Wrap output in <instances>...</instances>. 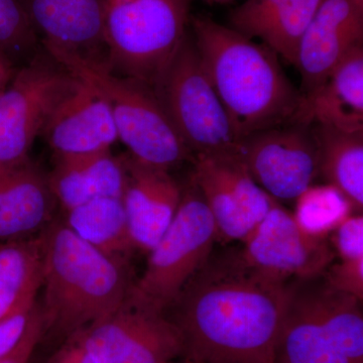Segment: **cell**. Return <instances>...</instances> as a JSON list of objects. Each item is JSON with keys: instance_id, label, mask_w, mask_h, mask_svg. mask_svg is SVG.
Masks as SVG:
<instances>
[{"instance_id": "cell-1", "label": "cell", "mask_w": 363, "mask_h": 363, "mask_svg": "<svg viewBox=\"0 0 363 363\" xmlns=\"http://www.w3.org/2000/svg\"><path fill=\"white\" fill-rule=\"evenodd\" d=\"M289 283L248 266L238 252L213 255L169 309L186 359L272 363Z\"/></svg>"}, {"instance_id": "cell-2", "label": "cell", "mask_w": 363, "mask_h": 363, "mask_svg": "<svg viewBox=\"0 0 363 363\" xmlns=\"http://www.w3.org/2000/svg\"><path fill=\"white\" fill-rule=\"evenodd\" d=\"M202 65L238 143L259 131L295 123L302 96L266 45L207 18L192 21Z\"/></svg>"}, {"instance_id": "cell-3", "label": "cell", "mask_w": 363, "mask_h": 363, "mask_svg": "<svg viewBox=\"0 0 363 363\" xmlns=\"http://www.w3.org/2000/svg\"><path fill=\"white\" fill-rule=\"evenodd\" d=\"M42 238L43 333L67 340L116 311L133 283L128 262L104 255L64 220L51 222Z\"/></svg>"}, {"instance_id": "cell-4", "label": "cell", "mask_w": 363, "mask_h": 363, "mask_svg": "<svg viewBox=\"0 0 363 363\" xmlns=\"http://www.w3.org/2000/svg\"><path fill=\"white\" fill-rule=\"evenodd\" d=\"M50 55L104 98L113 117L118 140L130 156L168 171L189 160L194 161L150 86L117 75L101 64L68 55Z\"/></svg>"}, {"instance_id": "cell-5", "label": "cell", "mask_w": 363, "mask_h": 363, "mask_svg": "<svg viewBox=\"0 0 363 363\" xmlns=\"http://www.w3.org/2000/svg\"><path fill=\"white\" fill-rule=\"evenodd\" d=\"M188 0H108L109 70L152 87L187 33Z\"/></svg>"}, {"instance_id": "cell-6", "label": "cell", "mask_w": 363, "mask_h": 363, "mask_svg": "<svg viewBox=\"0 0 363 363\" xmlns=\"http://www.w3.org/2000/svg\"><path fill=\"white\" fill-rule=\"evenodd\" d=\"M217 236L213 217L192 180L166 233L149 252L143 276L131 286V304L166 313L212 255Z\"/></svg>"}, {"instance_id": "cell-7", "label": "cell", "mask_w": 363, "mask_h": 363, "mask_svg": "<svg viewBox=\"0 0 363 363\" xmlns=\"http://www.w3.org/2000/svg\"><path fill=\"white\" fill-rule=\"evenodd\" d=\"M152 89L193 156L236 152L230 121L188 33Z\"/></svg>"}, {"instance_id": "cell-8", "label": "cell", "mask_w": 363, "mask_h": 363, "mask_svg": "<svg viewBox=\"0 0 363 363\" xmlns=\"http://www.w3.org/2000/svg\"><path fill=\"white\" fill-rule=\"evenodd\" d=\"M0 91V168L30 160L37 136L79 80L44 48Z\"/></svg>"}, {"instance_id": "cell-9", "label": "cell", "mask_w": 363, "mask_h": 363, "mask_svg": "<svg viewBox=\"0 0 363 363\" xmlns=\"http://www.w3.org/2000/svg\"><path fill=\"white\" fill-rule=\"evenodd\" d=\"M70 338L95 363H166L184 354L180 332L171 318L128 298L116 311Z\"/></svg>"}, {"instance_id": "cell-10", "label": "cell", "mask_w": 363, "mask_h": 363, "mask_svg": "<svg viewBox=\"0 0 363 363\" xmlns=\"http://www.w3.org/2000/svg\"><path fill=\"white\" fill-rule=\"evenodd\" d=\"M318 277L289 284L272 363H363V338L322 311Z\"/></svg>"}, {"instance_id": "cell-11", "label": "cell", "mask_w": 363, "mask_h": 363, "mask_svg": "<svg viewBox=\"0 0 363 363\" xmlns=\"http://www.w3.org/2000/svg\"><path fill=\"white\" fill-rule=\"evenodd\" d=\"M236 154L253 180L276 201H295L319 174L312 125L289 123L259 131L238 143Z\"/></svg>"}, {"instance_id": "cell-12", "label": "cell", "mask_w": 363, "mask_h": 363, "mask_svg": "<svg viewBox=\"0 0 363 363\" xmlns=\"http://www.w3.org/2000/svg\"><path fill=\"white\" fill-rule=\"evenodd\" d=\"M191 180L213 217L218 238L242 241L278 203L253 180L235 152L194 157Z\"/></svg>"}, {"instance_id": "cell-13", "label": "cell", "mask_w": 363, "mask_h": 363, "mask_svg": "<svg viewBox=\"0 0 363 363\" xmlns=\"http://www.w3.org/2000/svg\"><path fill=\"white\" fill-rule=\"evenodd\" d=\"M241 242L248 266L284 283L321 276L335 257L327 240L306 233L279 203Z\"/></svg>"}, {"instance_id": "cell-14", "label": "cell", "mask_w": 363, "mask_h": 363, "mask_svg": "<svg viewBox=\"0 0 363 363\" xmlns=\"http://www.w3.org/2000/svg\"><path fill=\"white\" fill-rule=\"evenodd\" d=\"M108 0H21L43 48L107 67L104 21Z\"/></svg>"}, {"instance_id": "cell-15", "label": "cell", "mask_w": 363, "mask_h": 363, "mask_svg": "<svg viewBox=\"0 0 363 363\" xmlns=\"http://www.w3.org/2000/svg\"><path fill=\"white\" fill-rule=\"evenodd\" d=\"M362 39L363 9L354 0H324L298 45L302 106Z\"/></svg>"}, {"instance_id": "cell-16", "label": "cell", "mask_w": 363, "mask_h": 363, "mask_svg": "<svg viewBox=\"0 0 363 363\" xmlns=\"http://www.w3.org/2000/svg\"><path fill=\"white\" fill-rule=\"evenodd\" d=\"M121 159L128 233L135 250L149 252L173 221L183 190L168 169L138 161L128 152Z\"/></svg>"}, {"instance_id": "cell-17", "label": "cell", "mask_w": 363, "mask_h": 363, "mask_svg": "<svg viewBox=\"0 0 363 363\" xmlns=\"http://www.w3.org/2000/svg\"><path fill=\"white\" fill-rule=\"evenodd\" d=\"M42 135L56 159L106 152L118 140L108 105L80 80L50 117Z\"/></svg>"}, {"instance_id": "cell-18", "label": "cell", "mask_w": 363, "mask_h": 363, "mask_svg": "<svg viewBox=\"0 0 363 363\" xmlns=\"http://www.w3.org/2000/svg\"><path fill=\"white\" fill-rule=\"evenodd\" d=\"M56 199L30 160L0 168V240L30 238L51 223Z\"/></svg>"}, {"instance_id": "cell-19", "label": "cell", "mask_w": 363, "mask_h": 363, "mask_svg": "<svg viewBox=\"0 0 363 363\" xmlns=\"http://www.w3.org/2000/svg\"><path fill=\"white\" fill-rule=\"evenodd\" d=\"M295 123L363 131V48L357 45L301 107Z\"/></svg>"}, {"instance_id": "cell-20", "label": "cell", "mask_w": 363, "mask_h": 363, "mask_svg": "<svg viewBox=\"0 0 363 363\" xmlns=\"http://www.w3.org/2000/svg\"><path fill=\"white\" fill-rule=\"evenodd\" d=\"M47 178L56 202L67 211L98 198L123 197L125 174L121 156L106 150L56 159Z\"/></svg>"}, {"instance_id": "cell-21", "label": "cell", "mask_w": 363, "mask_h": 363, "mask_svg": "<svg viewBox=\"0 0 363 363\" xmlns=\"http://www.w3.org/2000/svg\"><path fill=\"white\" fill-rule=\"evenodd\" d=\"M42 234L0 245V320L35 303L42 288Z\"/></svg>"}, {"instance_id": "cell-22", "label": "cell", "mask_w": 363, "mask_h": 363, "mask_svg": "<svg viewBox=\"0 0 363 363\" xmlns=\"http://www.w3.org/2000/svg\"><path fill=\"white\" fill-rule=\"evenodd\" d=\"M319 155V173L343 193L355 209L363 206V131H344L317 124L312 128Z\"/></svg>"}, {"instance_id": "cell-23", "label": "cell", "mask_w": 363, "mask_h": 363, "mask_svg": "<svg viewBox=\"0 0 363 363\" xmlns=\"http://www.w3.org/2000/svg\"><path fill=\"white\" fill-rule=\"evenodd\" d=\"M65 212L64 221L82 240L108 257L128 262L135 248L121 198H98Z\"/></svg>"}, {"instance_id": "cell-24", "label": "cell", "mask_w": 363, "mask_h": 363, "mask_svg": "<svg viewBox=\"0 0 363 363\" xmlns=\"http://www.w3.org/2000/svg\"><path fill=\"white\" fill-rule=\"evenodd\" d=\"M293 216L306 233L327 240V236L353 214L352 203L331 184L311 185L295 200Z\"/></svg>"}, {"instance_id": "cell-25", "label": "cell", "mask_w": 363, "mask_h": 363, "mask_svg": "<svg viewBox=\"0 0 363 363\" xmlns=\"http://www.w3.org/2000/svg\"><path fill=\"white\" fill-rule=\"evenodd\" d=\"M324 0H289L259 38L277 55L295 65L298 45Z\"/></svg>"}, {"instance_id": "cell-26", "label": "cell", "mask_w": 363, "mask_h": 363, "mask_svg": "<svg viewBox=\"0 0 363 363\" xmlns=\"http://www.w3.org/2000/svg\"><path fill=\"white\" fill-rule=\"evenodd\" d=\"M39 38L21 0H0V49L14 63H26L37 54Z\"/></svg>"}, {"instance_id": "cell-27", "label": "cell", "mask_w": 363, "mask_h": 363, "mask_svg": "<svg viewBox=\"0 0 363 363\" xmlns=\"http://www.w3.org/2000/svg\"><path fill=\"white\" fill-rule=\"evenodd\" d=\"M289 0H245L231 13L233 30L252 39L259 38L269 21Z\"/></svg>"}, {"instance_id": "cell-28", "label": "cell", "mask_w": 363, "mask_h": 363, "mask_svg": "<svg viewBox=\"0 0 363 363\" xmlns=\"http://www.w3.org/2000/svg\"><path fill=\"white\" fill-rule=\"evenodd\" d=\"M323 277L332 288L363 300V259L333 262Z\"/></svg>"}, {"instance_id": "cell-29", "label": "cell", "mask_w": 363, "mask_h": 363, "mask_svg": "<svg viewBox=\"0 0 363 363\" xmlns=\"http://www.w3.org/2000/svg\"><path fill=\"white\" fill-rule=\"evenodd\" d=\"M334 252L339 259H363V217L350 215L332 233Z\"/></svg>"}, {"instance_id": "cell-30", "label": "cell", "mask_w": 363, "mask_h": 363, "mask_svg": "<svg viewBox=\"0 0 363 363\" xmlns=\"http://www.w3.org/2000/svg\"><path fill=\"white\" fill-rule=\"evenodd\" d=\"M39 306L35 303L0 320V359L6 357L21 342Z\"/></svg>"}, {"instance_id": "cell-31", "label": "cell", "mask_w": 363, "mask_h": 363, "mask_svg": "<svg viewBox=\"0 0 363 363\" xmlns=\"http://www.w3.org/2000/svg\"><path fill=\"white\" fill-rule=\"evenodd\" d=\"M43 323L40 307L33 315L30 326L18 345L6 357L0 359V363H30L35 347L43 336Z\"/></svg>"}, {"instance_id": "cell-32", "label": "cell", "mask_w": 363, "mask_h": 363, "mask_svg": "<svg viewBox=\"0 0 363 363\" xmlns=\"http://www.w3.org/2000/svg\"><path fill=\"white\" fill-rule=\"evenodd\" d=\"M47 363H95L74 339H67L64 345Z\"/></svg>"}, {"instance_id": "cell-33", "label": "cell", "mask_w": 363, "mask_h": 363, "mask_svg": "<svg viewBox=\"0 0 363 363\" xmlns=\"http://www.w3.org/2000/svg\"><path fill=\"white\" fill-rule=\"evenodd\" d=\"M16 63L0 49V91L4 90L16 74Z\"/></svg>"}, {"instance_id": "cell-34", "label": "cell", "mask_w": 363, "mask_h": 363, "mask_svg": "<svg viewBox=\"0 0 363 363\" xmlns=\"http://www.w3.org/2000/svg\"><path fill=\"white\" fill-rule=\"evenodd\" d=\"M354 1L360 9H363V0H354Z\"/></svg>"}, {"instance_id": "cell-35", "label": "cell", "mask_w": 363, "mask_h": 363, "mask_svg": "<svg viewBox=\"0 0 363 363\" xmlns=\"http://www.w3.org/2000/svg\"><path fill=\"white\" fill-rule=\"evenodd\" d=\"M166 363H199V362H192V360L186 359L185 362H174V360H173V362H166Z\"/></svg>"}, {"instance_id": "cell-36", "label": "cell", "mask_w": 363, "mask_h": 363, "mask_svg": "<svg viewBox=\"0 0 363 363\" xmlns=\"http://www.w3.org/2000/svg\"><path fill=\"white\" fill-rule=\"evenodd\" d=\"M214 1H226V0H214Z\"/></svg>"}]
</instances>
